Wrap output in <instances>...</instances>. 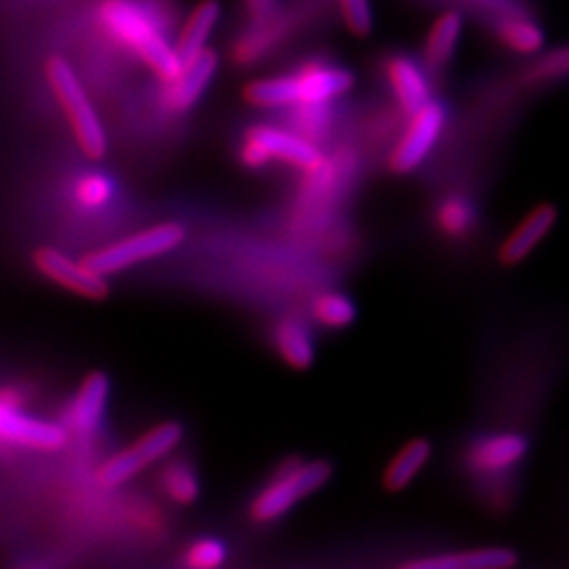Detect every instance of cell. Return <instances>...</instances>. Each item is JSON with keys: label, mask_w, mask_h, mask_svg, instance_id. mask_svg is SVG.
Here are the masks:
<instances>
[{"label": "cell", "mask_w": 569, "mask_h": 569, "mask_svg": "<svg viewBox=\"0 0 569 569\" xmlns=\"http://www.w3.org/2000/svg\"><path fill=\"white\" fill-rule=\"evenodd\" d=\"M519 563L517 550L509 547H479L453 550L435 557L407 561L406 569H509Z\"/></svg>", "instance_id": "18"}, {"label": "cell", "mask_w": 569, "mask_h": 569, "mask_svg": "<svg viewBox=\"0 0 569 569\" xmlns=\"http://www.w3.org/2000/svg\"><path fill=\"white\" fill-rule=\"evenodd\" d=\"M272 342L284 363L293 369H308L315 361V340L302 319L283 317L272 331Z\"/></svg>", "instance_id": "20"}, {"label": "cell", "mask_w": 569, "mask_h": 569, "mask_svg": "<svg viewBox=\"0 0 569 569\" xmlns=\"http://www.w3.org/2000/svg\"><path fill=\"white\" fill-rule=\"evenodd\" d=\"M66 441V428L26 413L13 390H0V446L53 451L63 448Z\"/></svg>", "instance_id": "9"}, {"label": "cell", "mask_w": 569, "mask_h": 569, "mask_svg": "<svg viewBox=\"0 0 569 569\" xmlns=\"http://www.w3.org/2000/svg\"><path fill=\"white\" fill-rule=\"evenodd\" d=\"M521 81L528 87H550L569 81V42L550 49L545 47L538 56L529 58Z\"/></svg>", "instance_id": "22"}, {"label": "cell", "mask_w": 569, "mask_h": 569, "mask_svg": "<svg viewBox=\"0 0 569 569\" xmlns=\"http://www.w3.org/2000/svg\"><path fill=\"white\" fill-rule=\"evenodd\" d=\"M220 68V58L216 51L204 49L192 60L183 61L182 70L169 79L161 81V103L173 114H183L201 102L204 91L216 79Z\"/></svg>", "instance_id": "10"}, {"label": "cell", "mask_w": 569, "mask_h": 569, "mask_svg": "<svg viewBox=\"0 0 569 569\" xmlns=\"http://www.w3.org/2000/svg\"><path fill=\"white\" fill-rule=\"evenodd\" d=\"M557 220L559 211L555 204H536L498 247V262L510 268L528 260L533 249L549 237L550 230L557 226Z\"/></svg>", "instance_id": "14"}, {"label": "cell", "mask_w": 569, "mask_h": 569, "mask_svg": "<svg viewBox=\"0 0 569 569\" xmlns=\"http://www.w3.org/2000/svg\"><path fill=\"white\" fill-rule=\"evenodd\" d=\"M446 124L448 108L435 98L413 114H409L406 129L390 152V169L399 176H406L422 167L443 138Z\"/></svg>", "instance_id": "8"}, {"label": "cell", "mask_w": 569, "mask_h": 569, "mask_svg": "<svg viewBox=\"0 0 569 569\" xmlns=\"http://www.w3.org/2000/svg\"><path fill=\"white\" fill-rule=\"evenodd\" d=\"M226 555V545L218 538H199L183 552V563L192 569L220 568L224 566Z\"/></svg>", "instance_id": "28"}, {"label": "cell", "mask_w": 569, "mask_h": 569, "mask_svg": "<svg viewBox=\"0 0 569 569\" xmlns=\"http://www.w3.org/2000/svg\"><path fill=\"white\" fill-rule=\"evenodd\" d=\"M44 74L84 157L100 161L108 152V136L100 121V114L89 100L72 63L63 60L61 56H51L44 66Z\"/></svg>", "instance_id": "3"}, {"label": "cell", "mask_w": 569, "mask_h": 569, "mask_svg": "<svg viewBox=\"0 0 569 569\" xmlns=\"http://www.w3.org/2000/svg\"><path fill=\"white\" fill-rule=\"evenodd\" d=\"M272 161L308 171L323 161L317 143L308 142L289 127L253 124L241 142V163L249 169H264Z\"/></svg>", "instance_id": "6"}, {"label": "cell", "mask_w": 569, "mask_h": 569, "mask_svg": "<svg viewBox=\"0 0 569 569\" xmlns=\"http://www.w3.org/2000/svg\"><path fill=\"white\" fill-rule=\"evenodd\" d=\"M385 79L399 110L409 117L432 100L427 66L407 53H392L385 61Z\"/></svg>", "instance_id": "13"}, {"label": "cell", "mask_w": 569, "mask_h": 569, "mask_svg": "<svg viewBox=\"0 0 569 569\" xmlns=\"http://www.w3.org/2000/svg\"><path fill=\"white\" fill-rule=\"evenodd\" d=\"M465 34V13L460 9H446L428 28L422 44V63L428 72H441L456 58Z\"/></svg>", "instance_id": "17"}, {"label": "cell", "mask_w": 569, "mask_h": 569, "mask_svg": "<svg viewBox=\"0 0 569 569\" xmlns=\"http://www.w3.org/2000/svg\"><path fill=\"white\" fill-rule=\"evenodd\" d=\"M310 312L319 326L329 327V329H345L352 326L357 319V306L340 291L319 293L312 300Z\"/></svg>", "instance_id": "26"}, {"label": "cell", "mask_w": 569, "mask_h": 569, "mask_svg": "<svg viewBox=\"0 0 569 569\" xmlns=\"http://www.w3.org/2000/svg\"><path fill=\"white\" fill-rule=\"evenodd\" d=\"M183 428L178 422H163L146 430L140 439L121 449L103 462L98 472V481L106 488H117L131 481L142 470L163 460L167 453L182 443Z\"/></svg>", "instance_id": "7"}, {"label": "cell", "mask_w": 569, "mask_h": 569, "mask_svg": "<svg viewBox=\"0 0 569 569\" xmlns=\"http://www.w3.org/2000/svg\"><path fill=\"white\" fill-rule=\"evenodd\" d=\"M355 87L350 70L327 61H306L279 77L249 82L243 96L256 108L277 110L298 103H331Z\"/></svg>", "instance_id": "1"}, {"label": "cell", "mask_w": 569, "mask_h": 569, "mask_svg": "<svg viewBox=\"0 0 569 569\" xmlns=\"http://www.w3.org/2000/svg\"><path fill=\"white\" fill-rule=\"evenodd\" d=\"M114 197V183L98 171L84 173L79 182L74 183V201L82 209H102Z\"/></svg>", "instance_id": "27"}, {"label": "cell", "mask_w": 569, "mask_h": 569, "mask_svg": "<svg viewBox=\"0 0 569 569\" xmlns=\"http://www.w3.org/2000/svg\"><path fill=\"white\" fill-rule=\"evenodd\" d=\"M329 479L331 465L326 460L293 462L266 483V488L253 498L249 515L258 523L277 521L310 493L323 488Z\"/></svg>", "instance_id": "4"}, {"label": "cell", "mask_w": 569, "mask_h": 569, "mask_svg": "<svg viewBox=\"0 0 569 569\" xmlns=\"http://www.w3.org/2000/svg\"><path fill=\"white\" fill-rule=\"evenodd\" d=\"M220 18H222L220 0H201L194 4V9L188 13V18L180 28V34L176 39V44H173L182 63L203 53L213 30L220 23Z\"/></svg>", "instance_id": "19"}, {"label": "cell", "mask_w": 569, "mask_h": 569, "mask_svg": "<svg viewBox=\"0 0 569 569\" xmlns=\"http://www.w3.org/2000/svg\"><path fill=\"white\" fill-rule=\"evenodd\" d=\"M451 4H458L460 11H470L483 20L491 21L500 16H507L512 11H526L531 9L529 0H448Z\"/></svg>", "instance_id": "29"}, {"label": "cell", "mask_w": 569, "mask_h": 569, "mask_svg": "<svg viewBox=\"0 0 569 569\" xmlns=\"http://www.w3.org/2000/svg\"><path fill=\"white\" fill-rule=\"evenodd\" d=\"M98 21L112 41L140 58L159 81H169L182 70V60L176 47L167 41L154 18L138 2L103 0Z\"/></svg>", "instance_id": "2"}, {"label": "cell", "mask_w": 569, "mask_h": 569, "mask_svg": "<svg viewBox=\"0 0 569 569\" xmlns=\"http://www.w3.org/2000/svg\"><path fill=\"white\" fill-rule=\"evenodd\" d=\"M110 399V378L102 371L89 373L66 409V430L79 437H91L102 427Z\"/></svg>", "instance_id": "15"}, {"label": "cell", "mask_w": 569, "mask_h": 569, "mask_svg": "<svg viewBox=\"0 0 569 569\" xmlns=\"http://www.w3.org/2000/svg\"><path fill=\"white\" fill-rule=\"evenodd\" d=\"M279 0H243V11L251 21L266 20L277 13Z\"/></svg>", "instance_id": "31"}, {"label": "cell", "mask_w": 569, "mask_h": 569, "mask_svg": "<svg viewBox=\"0 0 569 569\" xmlns=\"http://www.w3.org/2000/svg\"><path fill=\"white\" fill-rule=\"evenodd\" d=\"M435 224L449 239H465L477 224L475 204L465 194H448L435 209Z\"/></svg>", "instance_id": "23"}, {"label": "cell", "mask_w": 569, "mask_h": 569, "mask_svg": "<svg viewBox=\"0 0 569 569\" xmlns=\"http://www.w3.org/2000/svg\"><path fill=\"white\" fill-rule=\"evenodd\" d=\"M528 439L519 432H496L477 439L467 451L468 470L483 475V477H498L509 472L517 465H521L528 456Z\"/></svg>", "instance_id": "12"}, {"label": "cell", "mask_w": 569, "mask_h": 569, "mask_svg": "<svg viewBox=\"0 0 569 569\" xmlns=\"http://www.w3.org/2000/svg\"><path fill=\"white\" fill-rule=\"evenodd\" d=\"M186 239L183 226L176 222L150 226L142 232H136L117 243L106 244L102 249L84 256V264L91 266L103 277L122 272L131 266L142 264L152 258H161L164 253L178 249Z\"/></svg>", "instance_id": "5"}, {"label": "cell", "mask_w": 569, "mask_h": 569, "mask_svg": "<svg viewBox=\"0 0 569 569\" xmlns=\"http://www.w3.org/2000/svg\"><path fill=\"white\" fill-rule=\"evenodd\" d=\"M432 456V446L427 439H413L399 449V453L388 462L382 483L387 491H403L427 467Z\"/></svg>", "instance_id": "21"}, {"label": "cell", "mask_w": 569, "mask_h": 569, "mask_svg": "<svg viewBox=\"0 0 569 569\" xmlns=\"http://www.w3.org/2000/svg\"><path fill=\"white\" fill-rule=\"evenodd\" d=\"M496 42L517 58H533L547 47V30L536 18L533 9L512 11L489 21Z\"/></svg>", "instance_id": "16"}, {"label": "cell", "mask_w": 569, "mask_h": 569, "mask_svg": "<svg viewBox=\"0 0 569 569\" xmlns=\"http://www.w3.org/2000/svg\"><path fill=\"white\" fill-rule=\"evenodd\" d=\"M340 9H342L346 28L352 37L366 39L371 34V28H373L371 0H340Z\"/></svg>", "instance_id": "30"}, {"label": "cell", "mask_w": 569, "mask_h": 569, "mask_svg": "<svg viewBox=\"0 0 569 569\" xmlns=\"http://www.w3.org/2000/svg\"><path fill=\"white\" fill-rule=\"evenodd\" d=\"M287 127L302 136L305 140L312 143L323 142L331 124H333V114H331V106L329 103H298V106H289L287 112Z\"/></svg>", "instance_id": "24"}, {"label": "cell", "mask_w": 569, "mask_h": 569, "mask_svg": "<svg viewBox=\"0 0 569 569\" xmlns=\"http://www.w3.org/2000/svg\"><path fill=\"white\" fill-rule=\"evenodd\" d=\"M161 489L176 505H194L201 496V481L197 470L183 460H173L161 472Z\"/></svg>", "instance_id": "25"}, {"label": "cell", "mask_w": 569, "mask_h": 569, "mask_svg": "<svg viewBox=\"0 0 569 569\" xmlns=\"http://www.w3.org/2000/svg\"><path fill=\"white\" fill-rule=\"evenodd\" d=\"M34 266L49 281L81 296L84 300H103L110 291L103 274L84 264V260H72L58 249H39L34 253Z\"/></svg>", "instance_id": "11"}]
</instances>
